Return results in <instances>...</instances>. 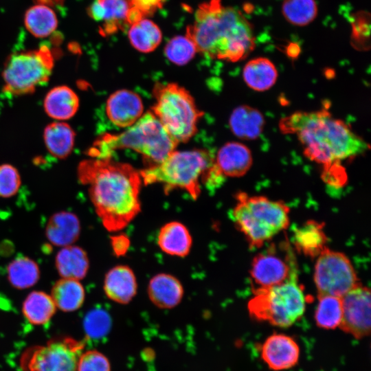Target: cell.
<instances>
[{
	"mask_svg": "<svg viewBox=\"0 0 371 371\" xmlns=\"http://www.w3.org/2000/svg\"><path fill=\"white\" fill-rule=\"evenodd\" d=\"M82 182L89 186L91 201L105 228H124L140 212L139 171L111 158L83 161L79 169Z\"/></svg>",
	"mask_w": 371,
	"mask_h": 371,
	"instance_id": "cell-1",
	"label": "cell"
},
{
	"mask_svg": "<svg viewBox=\"0 0 371 371\" xmlns=\"http://www.w3.org/2000/svg\"><path fill=\"white\" fill-rule=\"evenodd\" d=\"M283 133L294 134L311 161L324 166L365 153L370 145L343 120L326 110L296 111L279 122Z\"/></svg>",
	"mask_w": 371,
	"mask_h": 371,
	"instance_id": "cell-2",
	"label": "cell"
},
{
	"mask_svg": "<svg viewBox=\"0 0 371 371\" xmlns=\"http://www.w3.org/2000/svg\"><path fill=\"white\" fill-rule=\"evenodd\" d=\"M186 35L197 52L230 62L245 58L256 44L253 27L247 19L238 9L224 6L221 0L201 4Z\"/></svg>",
	"mask_w": 371,
	"mask_h": 371,
	"instance_id": "cell-3",
	"label": "cell"
},
{
	"mask_svg": "<svg viewBox=\"0 0 371 371\" xmlns=\"http://www.w3.org/2000/svg\"><path fill=\"white\" fill-rule=\"evenodd\" d=\"M177 145L157 117L148 111L123 132L102 135L91 148V154L95 158L107 159L115 150L129 148L153 165L165 159Z\"/></svg>",
	"mask_w": 371,
	"mask_h": 371,
	"instance_id": "cell-4",
	"label": "cell"
},
{
	"mask_svg": "<svg viewBox=\"0 0 371 371\" xmlns=\"http://www.w3.org/2000/svg\"><path fill=\"white\" fill-rule=\"evenodd\" d=\"M232 218L251 248H260L289 225L290 209L284 202L264 196L236 195Z\"/></svg>",
	"mask_w": 371,
	"mask_h": 371,
	"instance_id": "cell-5",
	"label": "cell"
},
{
	"mask_svg": "<svg viewBox=\"0 0 371 371\" xmlns=\"http://www.w3.org/2000/svg\"><path fill=\"white\" fill-rule=\"evenodd\" d=\"M214 161V155L204 150H175L161 162L139 170V173L145 185L162 184L166 194L181 189L196 199L201 192V179Z\"/></svg>",
	"mask_w": 371,
	"mask_h": 371,
	"instance_id": "cell-6",
	"label": "cell"
},
{
	"mask_svg": "<svg viewBox=\"0 0 371 371\" xmlns=\"http://www.w3.org/2000/svg\"><path fill=\"white\" fill-rule=\"evenodd\" d=\"M155 103L152 113L168 133L178 143L186 142L197 131L203 112L191 94L174 82H157L153 89Z\"/></svg>",
	"mask_w": 371,
	"mask_h": 371,
	"instance_id": "cell-7",
	"label": "cell"
},
{
	"mask_svg": "<svg viewBox=\"0 0 371 371\" xmlns=\"http://www.w3.org/2000/svg\"><path fill=\"white\" fill-rule=\"evenodd\" d=\"M248 303L250 315L278 327H289L304 314L306 296L297 276L265 289H255Z\"/></svg>",
	"mask_w": 371,
	"mask_h": 371,
	"instance_id": "cell-8",
	"label": "cell"
},
{
	"mask_svg": "<svg viewBox=\"0 0 371 371\" xmlns=\"http://www.w3.org/2000/svg\"><path fill=\"white\" fill-rule=\"evenodd\" d=\"M52 67V55L47 47L14 54L3 69V90L12 95L31 93L47 82Z\"/></svg>",
	"mask_w": 371,
	"mask_h": 371,
	"instance_id": "cell-9",
	"label": "cell"
},
{
	"mask_svg": "<svg viewBox=\"0 0 371 371\" xmlns=\"http://www.w3.org/2000/svg\"><path fill=\"white\" fill-rule=\"evenodd\" d=\"M85 342L69 337L54 338L27 348L20 355L22 371H76Z\"/></svg>",
	"mask_w": 371,
	"mask_h": 371,
	"instance_id": "cell-10",
	"label": "cell"
},
{
	"mask_svg": "<svg viewBox=\"0 0 371 371\" xmlns=\"http://www.w3.org/2000/svg\"><path fill=\"white\" fill-rule=\"evenodd\" d=\"M314 282L318 295L339 297L361 284L349 258L327 247L317 256Z\"/></svg>",
	"mask_w": 371,
	"mask_h": 371,
	"instance_id": "cell-11",
	"label": "cell"
},
{
	"mask_svg": "<svg viewBox=\"0 0 371 371\" xmlns=\"http://www.w3.org/2000/svg\"><path fill=\"white\" fill-rule=\"evenodd\" d=\"M286 245L282 250L270 246L257 254L250 267L251 278L255 289H265L282 284L297 276L296 263Z\"/></svg>",
	"mask_w": 371,
	"mask_h": 371,
	"instance_id": "cell-12",
	"label": "cell"
},
{
	"mask_svg": "<svg viewBox=\"0 0 371 371\" xmlns=\"http://www.w3.org/2000/svg\"><path fill=\"white\" fill-rule=\"evenodd\" d=\"M343 315L340 328L356 339L370 333V290L361 284L341 297Z\"/></svg>",
	"mask_w": 371,
	"mask_h": 371,
	"instance_id": "cell-13",
	"label": "cell"
},
{
	"mask_svg": "<svg viewBox=\"0 0 371 371\" xmlns=\"http://www.w3.org/2000/svg\"><path fill=\"white\" fill-rule=\"evenodd\" d=\"M300 350L296 341L282 333L269 336L261 346L260 355L269 368L280 371L294 367L299 361Z\"/></svg>",
	"mask_w": 371,
	"mask_h": 371,
	"instance_id": "cell-14",
	"label": "cell"
},
{
	"mask_svg": "<svg viewBox=\"0 0 371 371\" xmlns=\"http://www.w3.org/2000/svg\"><path fill=\"white\" fill-rule=\"evenodd\" d=\"M143 111L144 106L140 96L128 89L115 91L106 101V115L118 127L131 126L143 115Z\"/></svg>",
	"mask_w": 371,
	"mask_h": 371,
	"instance_id": "cell-15",
	"label": "cell"
},
{
	"mask_svg": "<svg viewBox=\"0 0 371 371\" xmlns=\"http://www.w3.org/2000/svg\"><path fill=\"white\" fill-rule=\"evenodd\" d=\"M214 162L225 177H240L249 170L253 158L250 149L246 145L232 142L221 147Z\"/></svg>",
	"mask_w": 371,
	"mask_h": 371,
	"instance_id": "cell-16",
	"label": "cell"
},
{
	"mask_svg": "<svg viewBox=\"0 0 371 371\" xmlns=\"http://www.w3.org/2000/svg\"><path fill=\"white\" fill-rule=\"evenodd\" d=\"M137 286L133 270L125 265H117L110 269L103 284L107 297L120 304L128 303L135 295Z\"/></svg>",
	"mask_w": 371,
	"mask_h": 371,
	"instance_id": "cell-17",
	"label": "cell"
},
{
	"mask_svg": "<svg viewBox=\"0 0 371 371\" xmlns=\"http://www.w3.org/2000/svg\"><path fill=\"white\" fill-rule=\"evenodd\" d=\"M80 232L79 218L74 213L66 211L53 214L45 229L48 241L58 247L73 245L78 238Z\"/></svg>",
	"mask_w": 371,
	"mask_h": 371,
	"instance_id": "cell-18",
	"label": "cell"
},
{
	"mask_svg": "<svg viewBox=\"0 0 371 371\" xmlns=\"http://www.w3.org/2000/svg\"><path fill=\"white\" fill-rule=\"evenodd\" d=\"M148 294L151 302L161 308L176 306L183 296V288L175 276L159 273L153 276L148 286Z\"/></svg>",
	"mask_w": 371,
	"mask_h": 371,
	"instance_id": "cell-19",
	"label": "cell"
},
{
	"mask_svg": "<svg viewBox=\"0 0 371 371\" xmlns=\"http://www.w3.org/2000/svg\"><path fill=\"white\" fill-rule=\"evenodd\" d=\"M79 105L78 95L72 89L65 85L49 90L43 102L47 115L56 121L71 118L78 111Z\"/></svg>",
	"mask_w": 371,
	"mask_h": 371,
	"instance_id": "cell-20",
	"label": "cell"
},
{
	"mask_svg": "<svg viewBox=\"0 0 371 371\" xmlns=\"http://www.w3.org/2000/svg\"><path fill=\"white\" fill-rule=\"evenodd\" d=\"M324 227L322 223L308 220L296 227L292 240L297 251L312 258L317 257L326 247L327 236Z\"/></svg>",
	"mask_w": 371,
	"mask_h": 371,
	"instance_id": "cell-21",
	"label": "cell"
},
{
	"mask_svg": "<svg viewBox=\"0 0 371 371\" xmlns=\"http://www.w3.org/2000/svg\"><path fill=\"white\" fill-rule=\"evenodd\" d=\"M229 125L234 135L245 140L258 137L265 126V119L261 112L249 105H240L232 113Z\"/></svg>",
	"mask_w": 371,
	"mask_h": 371,
	"instance_id": "cell-22",
	"label": "cell"
},
{
	"mask_svg": "<svg viewBox=\"0 0 371 371\" xmlns=\"http://www.w3.org/2000/svg\"><path fill=\"white\" fill-rule=\"evenodd\" d=\"M55 265L61 278L80 280L87 275L89 262L85 251L73 244L60 248Z\"/></svg>",
	"mask_w": 371,
	"mask_h": 371,
	"instance_id": "cell-23",
	"label": "cell"
},
{
	"mask_svg": "<svg viewBox=\"0 0 371 371\" xmlns=\"http://www.w3.org/2000/svg\"><path fill=\"white\" fill-rule=\"evenodd\" d=\"M192 242V237L187 227L177 221L165 224L157 235L159 248L172 256L184 257L188 255Z\"/></svg>",
	"mask_w": 371,
	"mask_h": 371,
	"instance_id": "cell-24",
	"label": "cell"
},
{
	"mask_svg": "<svg viewBox=\"0 0 371 371\" xmlns=\"http://www.w3.org/2000/svg\"><path fill=\"white\" fill-rule=\"evenodd\" d=\"M278 70L267 58L258 57L248 61L243 70L245 84L256 91H265L271 89L278 79Z\"/></svg>",
	"mask_w": 371,
	"mask_h": 371,
	"instance_id": "cell-25",
	"label": "cell"
},
{
	"mask_svg": "<svg viewBox=\"0 0 371 371\" xmlns=\"http://www.w3.org/2000/svg\"><path fill=\"white\" fill-rule=\"evenodd\" d=\"M56 308L51 295L41 291L30 292L22 304L24 317L34 326H43L49 323Z\"/></svg>",
	"mask_w": 371,
	"mask_h": 371,
	"instance_id": "cell-26",
	"label": "cell"
},
{
	"mask_svg": "<svg viewBox=\"0 0 371 371\" xmlns=\"http://www.w3.org/2000/svg\"><path fill=\"white\" fill-rule=\"evenodd\" d=\"M51 296L57 308L64 312L79 309L85 299V291L78 280L61 278L53 286Z\"/></svg>",
	"mask_w": 371,
	"mask_h": 371,
	"instance_id": "cell-27",
	"label": "cell"
},
{
	"mask_svg": "<svg viewBox=\"0 0 371 371\" xmlns=\"http://www.w3.org/2000/svg\"><path fill=\"white\" fill-rule=\"evenodd\" d=\"M43 138L48 151L58 158H65L72 151L75 133L63 121L54 122L45 128Z\"/></svg>",
	"mask_w": 371,
	"mask_h": 371,
	"instance_id": "cell-28",
	"label": "cell"
},
{
	"mask_svg": "<svg viewBox=\"0 0 371 371\" xmlns=\"http://www.w3.org/2000/svg\"><path fill=\"white\" fill-rule=\"evenodd\" d=\"M40 275L38 264L26 256L16 257L8 265V280L13 287L18 289L33 286L39 280Z\"/></svg>",
	"mask_w": 371,
	"mask_h": 371,
	"instance_id": "cell-29",
	"label": "cell"
},
{
	"mask_svg": "<svg viewBox=\"0 0 371 371\" xmlns=\"http://www.w3.org/2000/svg\"><path fill=\"white\" fill-rule=\"evenodd\" d=\"M128 38L133 47L144 53H148L157 48L162 40L159 27L152 21L142 19L131 25Z\"/></svg>",
	"mask_w": 371,
	"mask_h": 371,
	"instance_id": "cell-30",
	"label": "cell"
},
{
	"mask_svg": "<svg viewBox=\"0 0 371 371\" xmlns=\"http://www.w3.org/2000/svg\"><path fill=\"white\" fill-rule=\"evenodd\" d=\"M25 25L34 36L43 38L50 35L56 30L58 20L51 8L44 5H36L25 12Z\"/></svg>",
	"mask_w": 371,
	"mask_h": 371,
	"instance_id": "cell-31",
	"label": "cell"
},
{
	"mask_svg": "<svg viewBox=\"0 0 371 371\" xmlns=\"http://www.w3.org/2000/svg\"><path fill=\"white\" fill-rule=\"evenodd\" d=\"M318 298L315 313L317 326L326 330L339 326L343 315L341 298L333 295H318Z\"/></svg>",
	"mask_w": 371,
	"mask_h": 371,
	"instance_id": "cell-32",
	"label": "cell"
},
{
	"mask_svg": "<svg viewBox=\"0 0 371 371\" xmlns=\"http://www.w3.org/2000/svg\"><path fill=\"white\" fill-rule=\"evenodd\" d=\"M282 12L291 24L305 26L316 18L317 5L315 0H284Z\"/></svg>",
	"mask_w": 371,
	"mask_h": 371,
	"instance_id": "cell-33",
	"label": "cell"
},
{
	"mask_svg": "<svg viewBox=\"0 0 371 371\" xmlns=\"http://www.w3.org/2000/svg\"><path fill=\"white\" fill-rule=\"evenodd\" d=\"M197 49L194 43L186 36H177L164 47L166 58L177 65H184L195 56Z\"/></svg>",
	"mask_w": 371,
	"mask_h": 371,
	"instance_id": "cell-34",
	"label": "cell"
},
{
	"mask_svg": "<svg viewBox=\"0 0 371 371\" xmlns=\"http://www.w3.org/2000/svg\"><path fill=\"white\" fill-rule=\"evenodd\" d=\"M104 10L103 32L106 34L114 33L126 22V16L131 3L128 0H98Z\"/></svg>",
	"mask_w": 371,
	"mask_h": 371,
	"instance_id": "cell-35",
	"label": "cell"
},
{
	"mask_svg": "<svg viewBox=\"0 0 371 371\" xmlns=\"http://www.w3.org/2000/svg\"><path fill=\"white\" fill-rule=\"evenodd\" d=\"M84 328L86 335L91 338H100L110 330L111 319L109 313L101 308L91 310L85 317Z\"/></svg>",
	"mask_w": 371,
	"mask_h": 371,
	"instance_id": "cell-36",
	"label": "cell"
},
{
	"mask_svg": "<svg viewBox=\"0 0 371 371\" xmlns=\"http://www.w3.org/2000/svg\"><path fill=\"white\" fill-rule=\"evenodd\" d=\"M21 177L18 170L10 164L0 165V197L14 196L21 186Z\"/></svg>",
	"mask_w": 371,
	"mask_h": 371,
	"instance_id": "cell-37",
	"label": "cell"
},
{
	"mask_svg": "<svg viewBox=\"0 0 371 371\" xmlns=\"http://www.w3.org/2000/svg\"><path fill=\"white\" fill-rule=\"evenodd\" d=\"M76 371H111V365L104 354L96 350H88L80 354Z\"/></svg>",
	"mask_w": 371,
	"mask_h": 371,
	"instance_id": "cell-38",
	"label": "cell"
},
{
	"mask_svg": "<svg viewBox=\"0 0 371 371\" xmlns=\"http://www.w3.org/2000/svg\"><path fill=\"white\" fill-rule=\"evenodd\" d=\"M111 244L113 253L117 256H121L128 251L130 240L126 235L120 234L111 237Z\"/></svg>",
	"mask_w": 371,
	"mask_h": 371,
	"instance_id": "cell-39",
	"label": "cell"
},
{
	"mask_svg": "<svg viewBox=\"0 0 371 371\" xmlns=\"http://www.w3.org/2000/svg\"><path fill=\"white\" fill-rule=\"evenodd\" d=\"M164 0H133L131 5L139 9L144 15L151 14L161 7Z\"/></svg>",
	"mask_w": 371,
	"mask_h": 371,
	"instance_id": "cell-40",
	"label": "cell"
},
{
	"mask_svg": "<svg viewBox=\"0 0 371 371\" xmlns=\"http://www.w3.org/2000/svg\"><path fill=\"white\" fill-rule=\"evenodd\" d=\"M89 16L96 21H103L104 17V10L98 1V0H94L88 10Z\"/></svg>",
	"mask_w": 371,
	"mask_h": 371,
	"instance_id": "cell-41",
	"label": "cell"
},
{
	"mask_svg": "<svg viewBox=\"0 0 371 371\" xmlns=\"http://www.w3.org/2000/svg\"><path fill=\"white\" fill-rule=\"evenodd\" d=\"M144 16L145 15L139 9L135 6L131 5L126 14V22L131 24V25H133L141 21Z\"/></svg>",
	"mask_w": 371,
	"mask_h": 371,
	"instance_id": "cell-42",
	"label": "cell"
},
{
	"mask_svg": "<svg viewBox=\"0 0 371 371\" xmlns=\"http://www.w3.org/2000/svg\"><path fill=\"white\" fill-rule=\"evenodd\" d=\"M128 1L131 3V2L133 1V0H128Z\"/></svg>",
	"mask_w": 371,
	"mask_h": 371,
	"instance_id": "cell-43",
	"label": "cell"
}]
</instances>
